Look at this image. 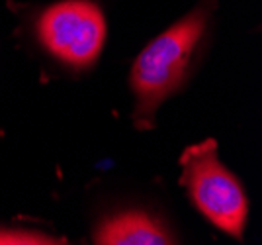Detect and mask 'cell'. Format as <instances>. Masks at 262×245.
Instances as JSON below:
<instances>
[{"label":"cell","instance_id":"obj_1","mask_svg":"<svg viewBox=\"0 0 262 245\" xmlns=\"http://www.w3.org/2000/svg\"><path fill=\"white\" fill-rule=\"evenodd\" d=\"M211 10L213 6L200 4L164 34L155 37L135 59L131 89L137 100L133 112L137 128H151L157 108L182 87Z\"/></svg>","mask_w":262,"mask_h":245},{"label":"cell","instance_id":"obj_2","mask_svg":"<svg viewBox=\"0 0 262 245\" xmlns=\"http://www.w3.org/2000/svg\"><path fill=\"white\" fill-rule=\"evenodd\" d=\"M182 178L180 182L188 190L200 214L221 232L235 239L243 237L249 200L237 177L225 167L217 157V144L206 139L190 145L182 153Z\"/></svg>","mask_w":262,"mask_h":245},{"label":"cell","instance_id":"obj_3","mask_svg":"<svg viewBox=\"0 0 262 245\" xmlns=\"http://www.w3.org/2000/svg\"><path fill=\"white\" fill-rule=\"evenodd\" d=\"M37 35L45 49L69 67L84 69L96 61L106 39V20L88 0H65L41 14Z\"/></svg>","mask_w":262,"mask_h":245},{"label":"cell","instance_id":"obj_4","mask_svg":"<svg viewBox=\"0 0 262 245\" xmlns=\"http://www.w3.org/2000/svg\"><path fill=\"white\" fill-rule=\"evenodd\" d=\"M100 245H164L174 243L170 234L155 216L141 210L118 212L108 216L94 234Z\"/></svg>","mask_w":262,"mask_h":245},{"label":"cell","instance_id":"obj_5","mask_svg":"<svg viewBox=\"0 0 262 245\" xmlns=\"http://www.w3.org/2000/svg\"><path fill=\"white\" fill-rule=\"evenodd\" d=\"M51 245V243H65V239H57L41 232L24 230V228H4L0 230V245Z\"/></svg>","mask_w":262,"mask_h":245}]
</instances>
